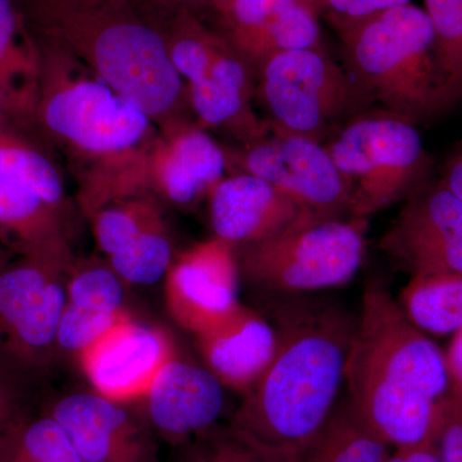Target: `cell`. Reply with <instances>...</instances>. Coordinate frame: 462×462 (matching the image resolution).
<instances>
[{
    "mask_svg": "<svg viewBox=\"0 0 462 462\" xmlns=\"http://www.w3.org/2000/svg\"><path fill=\"white\" fill-rule=\"evenodd\" d=\"M9 263L7 254H5V249L0 247V272L5 269V266Z\"/></svg>",
    "mask_w": 462,
    "mask_h": 462,
    "instance_id": "43",
    "label": "cell"
},
{
    "mask_svg": "<svg viewBox=\"0 0 462 462\" xmlns=\"http://www.w3.org/2000/svg\"><path fill=\"white\" fill-rule=\"evenodd\" d=\"M325 147L348 191L352 217L369 220L434 180L418 126L385 109L352 116Z\"/></svg>",
    "mask_w": 462,
    "mask_h": 462,
    "instance_id": "6",
    "label": "cell"
},
{
    "mask_svg": "<svg viewBox=\"0 0 462 462\" xmlns=\"http://www.w3.org/2000/svg\"><path fill=\"white\" fill-rule=\"evenodd\" d=\"M0 175L29 185L54 208L62 209L65 189L57 167L11 123H0Z\"/></svg>",
    "mask_w": 462,
    "mask_h": 462,
    "instance_id": "26",
    "label": "cell"
},
{
    "mask_svg": "<svg viewBox=\"0 0 462 462\" xmlns=\"http://www.w3.org/2000/svg\"><path fill=\"white\" fill-rule=\"evenodd\" d=\"M173 66L187 84L202 127L223 129L242 143L270 132L254 109L257 72L196 14L184 12L161 27Z\"/></svg>",
    "mask_w": 462,
    "mask_h": 462,
    "instance_id": "8",
    "label": "cell"
},
{
    "mask_svg": "<svg viewBox=\"0 0 462 462\" xmlns=\"http://www.w3.org/2000/svg\"><path fill=\"white\" fill-rule=\"evenodd\" d=\"M449 391L462 394V329L456 331L445 355Z\"/></svg>",
    "mask_w": 462,
    "mask_h": 462,
    "instance_id": "38",
    "label": "cell"
},
{
    "mask_svg": "<svg viewBox=\"0 0 462 462\" xmlns=\"http://www.w3.org/2000/svg\"><path fill=\"white\" fill-rule=\"evenodd\" d=\"M0 230L21 256L45 258L74 267L60 209L23 182L0 175Z\"/></svg>",
    "mask_w": 462,
    "mask_h": 462,
    "instance_id": "22",
    "label": "cell"
},
{
    "mask_svg": "<svg viewBox=\"0 0 462 462\" xmlns=\"http://www.w3.org/2000/svg\"><path fill=\"white\" fill-rule=\"evenodd\" d=\"M130 7L161 29L184 12L199 16L202 8H211L212 0H127Z\"/></svg>",
    "mask_w": 462,
    "mask_h": 462,
    "instance_id": "35",
    "label": "cell"
},
{
    "mask_svg": "<svg viewBox=\"0 0 462 462\" xmlns=\"http://www.w3.org/2000/svg\"><path fill=\"white\" fill-rule=\"evenodd\" d=\"M345 383L356 411L392 448L430 440L449 387L445 354L380 282L365 288Z\"/></svg>",
    "mask_w": 462,
    "mask_h": 462,
    "instance_id": "3",
    "label": "cell"
},
{
    "mask_svg": "<svg viewBox=\"0 0 462 462\" xmlns=\"http://www.w3.org/2000/svg\"><path fill=\"white\" fill-rule=\"evenodd\" d=\"M225 152L227 171L263 179L303 214L318 218L352 217L348 191L322 142L270 129L260 138Z\"/></svg>",
    "mask_w": 462,
    "mask_h": 462,
    "instance_id": "11",
    "label": "cell"
},
{
    "mask_svg": "<svg viewBox=\"0 0 462 462\" xmlns=\"http://www.w3.org/2000/svg\"><path fill=\"white\" fill-rule=\"evenodd\" d=\"M367 224L300 216L270 238L236 247L240 278L284 296L343 287L363 266Z\"/></svg>",
    "mask_w": 462,
    "mask_h": 462,
    "instance_id": "7",
    "label": "cell"
},
{
    "mask_svg": "<svg viewBox=\"0 0 462 462\" xmlns=\"http://www.w3.org/2000/svg\"><path fill=\"white\" fill-rule=\"evenodd\" d=\"M257 78L270 129L319 142L331 124L372 103L324 50L284 51L267 60Z\"/></svg>",
    "mask_w": 462,
    "mask_h": 462,
    "instance_id": "9",
    "label": "cell"
},
{
    "mask_svg": "<svg viewBox=\"0 0 462 462\" xmlns=\"http://www.w3.org/2000/svg\"><path fill=\"white\" fill-rule=\"evenodd\" d=\"M172 356L165 331L127 315L79 360L94 392L134 403L144 400L154 376Z\"/></svg>",
    "mask_w": 462,
    "mask_h": 462,
    "instance_id": "16",
    "label": "cell"
},
{
    "mask_svg": "<svg viewBox=\"0 0 462 462\" xmlns=\"http://www.w3.org/2000/svg\"><path fill=\"white\" fill-rule=\"evenodd\" d=\"M29 23L18 0H0V94L11 123H35L42 53Z\"/></svg>",
    "mask_w": 462,
    "mask_h": 462,
    "instance_id": "21",
    "label": "cell"
},
{
    "mask_svg": "<svg viewBox=\"0 0 462 462\" xmlns=\"http://www.w3.org/2000/svg\"><path fill=\"white\" fill-rule=\"evenodd\" d=\"M143 401L157 437L178 447L218 424L226 396L220 380L206 366L172 356Z\"/></svg>",
    "mask_w": 462,
    "mask_h": 462,
    "instance_id": "17",
    "label": "cell"
},
{
    "mask_svg": "<svg viewBox=\"0 0 462 462\" xmlns=\"http://www.w3.org/2000/svg\"><path fill=\"white\" fill-rule=\"evenodd\" d=\"M69 273L60 263L32 256L0 272V365L26 382L50 373L58 360Z\"/></svg>",
    "mask_w": 462,
    "mask_h": 462,
    "instance_id": "10",
    "label": "cell"
},
{
    "mask_svg": "<svg viewBox=\"0 0 462 462\" xmlns=\"http://www.w3.org/2000/svg\"><path fill=\"white\" fill-rule=\"evenodd\" d=\"M430 440L440 462H462V394L448 389L438 403Z\"/></svg>",
    "mask_w": 462,
    "mask_h": 462,
    "instance_id": "33",
    "label": "cell"
},
{
    "mask_svg": "<svg viewBox=\"0 0 462 462\" xmlns=\"http://www.w3.org/2000/svg\"><path fill=\"white\" fill-rule=\"evenodd\" d=\"M410 0H325L322 14L327 16L334 30L352 25L385 11L400 5H409Z\"/></svg>",
    "mask_w": 462,
    "mask_h": 462,
    "instance_id": "34",
    "label": "cell"
},
{
    "mask_svg": "<svg viewBox=\"0 0 462 462\" xmlns=\"http://www.w3.org/2000/svg\"><path fill=\"white\" fill-rule=\"evenodd\" d=\"M336 32L346 71L380 108L418 126L460 105L438 62L436 36L425 9L409 3Z\"/></svg>",
    "mask_w": 462,
    "mask_h": 462,
    "instance_id": "5",
    "label": "cell"
},
{
    "mask_svg": "<svg viewBox=\"0 0 462 462\" xmlns=\"http://www.w3.org/2000/svg\"><path fill=\"white\" fill-rule=\"evenodd\" d=\"M379 248L411 276L462 275V202L434 179L403 200Z\"/></svg>",
    "mask_w": 462,
    "mask_h": 462,
    "instance_id": "12",
    "label": "cell"
},
{
    "mask_svg": "<svg viewBox=\"0 0 462 462\" xmlns=\"http://www.w3.org/2000/svg\"><path fill=\"white\" fill-rule=\"evenodd\" d=\"M0 123H11L7 112H5V103H3L2 94H0Z\"/></svg>",
    "mask_w": 462,
    "mask_h": 462,
    "instance_id": "42",
    "label": "cell"
},
{
    "mask_svg": "<svg viewBox=\"0 0 462 462\" xmlns=\"http://www.w3.org/2000/svg\"><path fill=\"white\" fill-rule=\"evenodd\" d=\"M3 430H0V433H2Z\"/></svg>",
    "mask_w": 462,
    "mask_h": 462,
    "instance_id": "44",
    "label": "cell"
},
{
    "mask_svg": "<svg viewBox=\"0 0 462 462\" xmlns=\"http://www.w3.org/2000/svg\"><path fill=\"white\" fill-rule=\"evenodd\" d=\"M385 462H440L436 447L431 440L419 445L393 448Z\"/></svg>",
    "mask_w": 462,
    "mask_h": 462,
    "instance_id": "39",
    "label": "cell"
},
{
    "mask_svg": "<svg viewBox=\"0 0 462 462\" xmlns=\"http://www.w3.org/2000/svg\"><path fill=\"white\" fill-rule=\"evenodd\" d=\"M25 379L0 365V430L27 412Z\"/></svg>",
    "mask_w": 462,
    "mask_h": 462,
    "instance_id": "36",
    "label": "cell"
},
{
    "mask_svg": "<svg viewBox=\"0 0 462 462\" xmlns=\"http://www.w3.org/2000/svg\"><path fill=\"white\" fill-rule=\"evenodd\" d=\"M109 266L126 284L152 285L167 275L172 261V245L165 229L143 233L111 254Z\"/></svg>",
    "mask_w": 462,
    "mask_h": 462,
    "instance_id": "28",
    "label": "cell"
},
{
    "mask_svg": "<svg viewBox=\"0 0 462 462\" xmlns=\"http://www.w3.org/2000/svg\"><path fill=\"white\" fill-rule=\"evenodd\" d=\"M171 462H279L231 430L215 425L175 447Z\"/></svg>",
    "mask_w": 462,
    "mask_h": 462,
    "instance_id": "30",
    "label": "cell"
},
{
    "mask_svg": "<svg viewBox=\"0 0 462 462\" xmlns=\"http://www.w3.org/2000/svg\"><path fill=\"white\" fill-rule=\"evenodd\" d=\"M391 448L346 398L294 462H385Z\"/></svg>",
    "mask_w": 462,
    "mask_h": 462,
    "instance_id": "23",
    "label": "cell"
},
{
    "mask_svg": "<svg viewBox=\"0 0 462 462\" xmlns=\"http://www.w3.org/2000/svg\"><path fill=\"white\" fill-rule=\"evenodd\" d=\"M42 67L35 123L87 170L81 205L100 207L142 196L156 124L118 96L60 42L42 35Z\"/></svg>",
    "mask_w": 462,
    "mask_h": 462,
    "instance_id": "2",
    "label": "cell"
},
{
    "mask_svg": "<svg viewBox=\"0 0 462 462\" xmlns=\"http://www.w3.org/2000/svg\"><path fill=\"white\" fill-rule=\"evenodd\" d=\"M125 282L111 266L88 264L76 267L66 282L67 303L97 311L121 314L124 310Z\"/></svg>",
    "mask_w": 462,
    "mask_h": 462,
    "instance_id": "31",
    "label": "cell"
},
{
    "mask_svg": "<svg viewBox=\"0 0 462 462\" xmlns=\"http://www.w3.org/2000/svg\"><path fill=\"white\" fill-rule=\"evenodd\" d=\"M56 2H81V3H123L127 0H18L21 7L23 9H30L33 7H38V5H47V3H56Z\"/></svg>",
    "mask_w": 462,
    "mask_h": 462,
    "instance_id": "40",
    "label": "cell"
},
{
    "mask_svg": "<svg viewBox=\"0 0 462 462\" xmlns=\"http://www.w3.org/2000/svg\"><path fill=\"white\" fill-rule=\"evenodd\" d=\"M90 217L97 243L107 256L126 247L143 233L165 229L160 209L143 194L109 202Z\"/></svg>",
    "mask_w": 462,
    "mask_h": 462,
    "instance_id": "27",
    "label": "cell"
},
{
    "mask_svg": "<svg viewBox=\"0 0 462 462\" xmlns=\"http://www.w3.org/2000/svg\"><path fill=\"white\" fill-rule=\"evenodd\" d=\"M356 321L334 307L287 305L275 354L227 425L279 462H294L338 404Z\"/></svg>",
    "mask_w": 462,
    "mask_h": 462,
    "instance_id": "1",
    "label": "cell"
},
{
    "mask_svg": "<svg viewBox=\"0 0 462 462\" xmlns=\"http://www.w3.org/2000/svg\"><path fill=\"white\" fill-rule=\"evenodd\" d=\"M0 462H83L51 416L25 412L0 433Z\"/></svg>",
    "mask_w": 462,
    "mask_h": 462,
    "instance_id": "25",
    "label": "cell"
},
{
    "mask_svg": "<svg viewBox=\"0 0 462 462\" xmlns=\"http://www.w3.org/2000/svg\"><path fill=\"white\" fill-rule=\"evenodd\" d=\"M25 14L42 35L60 42L160 130L184 121L187 84L165 36L129 3H47Z\"/></svg>",
    "mask_w": 462,
    "mask_h": 462,
    "instance_id": "4",
    "label": "cell"
},
{
    "mask_svg": "<svg viewBox=\"0 0 462 462\" xmlns=\"http://www.w3.org/2000/svg\"><path fill=\"white\" fill-rule=\"evenodd\" d=\"M44 413L65 431L83 462H158L157 434L144 410L97 392H72Z\"/></svg>",
    "mask_w": 462,
    "mask_h": 462,
    "instance_id": "13",
    "label": "cell"
},
{
    "mask_svg": "<svg viewBox=\"0 0 462 462\" xmlns=\"http://www.w3.org/2000/svg\"><path fill=\"white\" fill-rule=\"evenodd\" d=\"M196 339L207 369L242 396L263 375L278 345L275 327L242 303Z\"/></svg>",
    "mask_w": 462,
    "mask_h": 462,
    "instance_id": "20",
    "label": "cell"
},
{
    "mask_svg": "<svg viewBox=\"0 0 462 462\" xmlns=\"http://www.w3.org/2000/svg\"><path fill=\"white\" fill-rule=\"evenodd\" d=\"M226 171L225 149L205 127L184 120L160 130L145 162V189L152 188L175 205H191L209 196Z\"/></svg>",
    "mask_w": 462,
    "mask_h": 462,
    "instance_id": "18",
    "label": "cell"
},
{
    "mask_svg": "<svg viewBox=\"0 0 462 462\" xmlns=\"http://www.w3.org/2000/svg\"><path fill=\"white\" fill-rule=\"evenodd\" d=\"M221 35L260 71L273 57L297 50H324L314 12L298 0H212Z\"/></svg>",
    "mask_w": 462,
    "mask_h": 462,
    "instance_id": "15",
    "label": "cell"
},
{
    "mask_svg": "<svg viewBox=\"0 0 462 462\" xmlns=\"http://www.w3.org/2000/svg\"><path fill=\"white\" fill-rule=\"evenodd\" d=\"M303 215L281 190L249 173L225 176L209 193L215 236L236 247L270 238Z\"/></svg>",
    "mask_w": 462,
    "mask_h": 462,
    "instance_id": "19",
    "label": "cell"
},
{
    "mask_svg": "<svg viewBox=\"0 0 462 462\" xmlns=\"http://www.w3.org/2000/svg\"><path fill=\"white\" fill-rule=\"evenodd\" d=\"M397 302L425 334L446 336L462 329V275L411 276Z\"/></svg>",
    "mask_w": 462,
    "mask_h": 462,
    "instance_id": "24",
    "label": "cell"
},
{
    "mask_svg": "<svg viewBox=\"0 0 462 462\" xmlns=\"http://www.w3.org/2000/svg\"><path fill=\"white\" fill-rule=\"evenodd\" d=\"M438 179L462 202V142L443 161Z\"/></svg>",
    "mask_w": 462,
    "mask_h": 462,
    "instance_id": "37",
    "label": "cell"
},
{
    "mask_svg": "<svg viewBox=\"0 0 462 462\" xmlns=\"http://www.w3.org/2000/svg\"><path fill=\"white\" fill-rule=\"evenodd\" d=\"M236 247L214 238L176 258L166 275V303L173 320L194 336L223 321L240 305Z\"/></svg>",
    "mask_w": 462,
    "mask_h": 462,
    "instance_id": "14",
    "label": "cell"
},
{
    "mask_svg": "<svg viewBox=\"0 0 462 462\" xmlns=\"http://www.w3.org/2000/svg\"><path fill=\"white\" fill-rule=\"evenodd\" d=\"M298 2L302 3L306 8H309L310 11L314 12L316 16H320L322 14V7H324L325 0H298Z\"/></svg>",
    "mask_w": 462,
    "mask_h": 462,
    "instance_id": "41",
    "label": "cell"
},
{
    "mask_svg": "<svg viewBox=\"0 0 462 462\" xmlns=\"http://www.w3.org/2000/svg\"><path fill=\"white\" fill-rule=\"evenodd\" d=\"M436 36L438 62L462 102V0H425Z\"/></svg>",
    "mask_w": 462,
    "mask_h": 462,
    "instance_id": "29",
    "label": "cell"
},
{
    "mask_svg": "<svg viewBox=\"0 0 462 462\" xmlns=\"http://www.w3.org/2000/svg\"><path fill=\"white\" fill-rule=\"evenodd\" d=\"M129 315L127 312L97 311L66 302L57 334L58 360L60 356L80 357L94 343L98 342L116 324Z\"/></svg>",
    "mask_w": 462,
    "mask_h": 462,
    "instance_id": "32",
    "label": "cell"
}]
</instances>
